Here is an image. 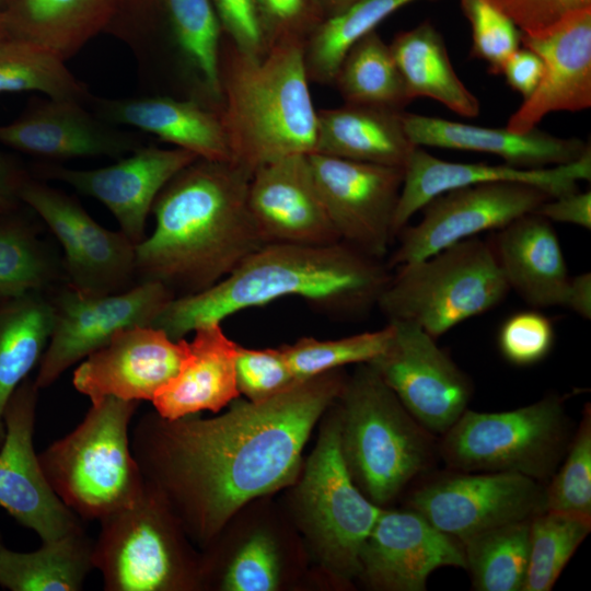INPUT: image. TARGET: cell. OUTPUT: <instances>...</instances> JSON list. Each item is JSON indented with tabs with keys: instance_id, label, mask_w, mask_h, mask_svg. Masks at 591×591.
Segmentation results:
<instances>
[{
	"instance_id": "44",
	"label": "cell",
	"mask_w": 591,
	"mask_h": 591,
	"mask_svg": "<svg viewBox=\"0 0 591 591\" xmlns=\"http://www.w3.org/2000/svg\"><path fill=\"white\" fill-rule=\"evenodd\" d=\"M235 372L240 394L255 403L273 398L300 382L281 347L250 349L239 346Z\"/></svg>"
},
{
	"instance_id": "11",
	"label": "cell",
	"mask_w": 591,
	"mask_h": 591,
	"mask_svg": "<svg viewBox=\"0 0 591 591\" xmlns=\"http://www.w3.org/2000/svg\"><path fill=\"white\" fill-rule=\"evenodd\" d=\"M298 499L324 565L339 579L359 576L361 551L382 507L366 497L346 466L337 414L306 461Z\"/></svg>"
},
{
	"instance_id": "26",
	"label": "cell",
	"mask_w": 591,
	"mask_h": 591,
	"mask_svg": "<svg viewBox=\"0 0 591 591\" xmlns=\"http://www.w3.org/2000/svg\"><path fill=\"white\" fill-rule=\"evenodd\" d=\"M403 124L417 147L474 151L499 157L521 169H545L572 163L591 148L579 138H560L535 127L526 132L475 126L440 117L403 112Z\"/></svg>"
},
{
	"instance_id": "35",
	"label": "cell",
	"mask_w": 591,
	"mask_h": 591,
	"mask_svg": "<svg viewBox=\"0 0 591 591\" xmlns=\"http://www.w3.org/2000/svg\"><path fill=\"white\" fill-rule=\"evenodd\" d=\"M417 0H358L325 18L303 44L310 82L333 84L348 50L398 9Z\"/></svg>"
},
{
	"instance_id": "33",
	"label": "cell",
	"mask_w": 591,
	"mask_h": 591,
	"mask_svg": "<svg viewBox=\"0 0 591 591\" xmlns=\"http://www.w3.org/2000/svg\"><path fill=\"white\" fill-rule=\"evenodd\" d=\"M84 529L42 542L32 552L0 544V587L10 591H79L94 569Z\"/></svg>"
},
{
	"instance_id": "31",
	"label": "cell",
	"mask_w": 591,
	"mask_h": 591,
	"mask_svg": "<svg viewBox=\"0 0 591 591\" xmlns=\"http://www.w3.org/2000/svg\"><path fill=\"white\" fill-rule=\"evenodd\" d=\"M125 0H13L3 12L9 35L68 60L104 33Z\"/></svg>"
},
{
	"instance_id": "22",
	"label": "cell",
	"mask_w": 591,
	"mask_h": 591,
	"mask_svg": "<svg viewBox=\"0 0 591 591\" xmlns=\"http://www.w3.org/2000/svg\"><path fill=\"white\" fill-rule=\"evenodd\" d=\"M85 106L73 100L34 101L16 119L0 125V143L48 159H121L143 146L135 132L103 120Z\"/></svg>"
},
{
	"instance_id": "6",
	"label": "cell",
	"mask_w": 591,
	"mask_h": 591,
	"mask_svg": "<svg viewBox=\"0 0 591 591\" xmlns=\"http://www.w3.org/2000/svg\"><path fill=\"white\" fill-rule=\"evenodd\" d=\"M139 403L114 396L92 401L82 421L38 454L53 490L81 520L100 522L144 490L130 444Z\"/></svg>"
},
{
	"instance_id": "14",
	"label": "cell",
	"mask_w": 591,
	"mask_h": 591,
	"mask_svg": "<svg viewBox=\"0 0 591 591\" xmlns=\"http://www.w3.org/2000/svg\"><path fill=\"white\" fill-rule=\"evenodd\" d=\"M174 298L158 281L146 280L125 291L83 293L69 288L57 298L51 335L38 363L36 386H50L68 368L97 350L119 331L150 325Z\"/></svg>"
},
{
	"instance_id": "2",
	"label": "cell",
	"mask_w": 591,
	"mask_h": 591,
	"mask_svg": "<svg viewBox=\"0 0 591 591\" xmlns=\"http://www.w3.org/2000/svg\"><path fill=\"white\" fill-rule=\"evenodd\" d=\"M250 178L232 162L199 158L181 170L152 206L153 232L135 245L142 281L200 292L265 245L248 208Z\"/></svg>"
},
{
	"instance_id": "43",
	"label": "cell",
	"mask_w": 591,
	"mask_h": 591,
	"mask_svg": "<svg viewBox=\"0 0 591 591\" xmlns=\"http://www.w3.org/2000/svg\"><path fill=\"white\" fill-rule=\"evenodd\" d=\"M472 27L470 57L487 63L499 76L508 58L521 47L522 33L493 0H460Z\"/></svg>"
},
{
	"instance_id": "8",
	"label": "cell",
	"mask_w": 591,
	"mask_h": 591,
	"mask_svg": "<svg viewBox=\"0 0 591 591\" xmlns=\"http://www.w3.org/2000/svg\"><path fill=\"white\" fill-rule=\"evenodd\" d=\"M441 436L438 453L453 471L513 473L540 483L555 474L571 440L556 394L512 410L465 409Z\"/></svg>"
},
{
	"instance_id": "51",
	"label": "cell",
	"mask_w": 591,
	"mask_h": 591,
	"mask_svg": "<svg viewBox=\"0 0 591 591\" xmlns=\"http://www.w3.org/2000/svg\"><path fill=\"white\" fill-rule=\"evenodd\" d=\"M549 221L571 223L586 230L591 229V192L575 190L552 197L535 211Z\"/></svg>"
},
{
	"instance_id": "49",
	"label": "cell",
	"mask_w": 591,
	"mask_h": 591,
	"mask_svg": "<svg viewBox=\"0 0 591 591\" xmlns=\"http://www.w3.org/2000/svg\"><path fill=\"white\" fill-rule=\"evenodd\" d=\"M522 34L537 35L567 16L591 9V0H493Z\"/></svg>"
},
{
	"instance_id": "42",
	"label": "cell",
	"mask_w": 591,
	"mask_h": 591,
	"mask_svg": "<svg viewBox=\"0 0 591 591\" xmlns=\"http://www.w3.org/2000/svg\"><path fill=\"white\" fill-rule=\"evenodd\" d=\"M559 471L545 486V510L591 519V409L587 404Z\"/></svg>"
},
{
	"instance_id": "17",
	"label": "cell",
	"mask_w": 591,
	"mask_h": 591,
	"mask_svg": "<svg viewBox=\"0 0 591 591\" xmlns=\"http://www.w3.org/2000/svg\"><path fill=\"white\" fill-rule=\"evenodd\" d=\"M38 391L26 378L4 410V439L0 447V507L42 542L82 530V520L49 485L34 448Z\"/></svg>"
},
{
	"instance_id": "53",
	"label": "cell",
	"mask_w": 591,
	"mask_h": 591,
	"mask_svg": "<svg viewBox=\"0 0 591 591\" xmlns=\"http://www.w3.org/2000/svg\"><path fill=\"white\" fill-rule=\"evenodd\" d=\"M561 306L584 320H591V274L589 271L569 278Z\"/></svg>"
},
{
	"instance_id": "56",
	"label": "cell",
	"mask_w": 591,
	"mask_h": 591,
	"mask_svg": "<svg viewBox=\"0 0 591 591\" xmlns=\"http://www.w3.org/2000/svg\"><path fill=\"white\" fill-rule=\"evenodd\" d=\"M13 0H0V11L4 12Z\"/></svg>"
},
{
	"instance_id": "23",
	"label": "cell",
	"mask_w": 591,
	"mask_h": 591,
	"mask_svg": "<svg viewBox=\"0 0 591 591\" xmlns=\"http://www.w3.org/2000/svg\"><path fill=\"white\" fill-rule=\"evenodd\" d=\"M521 45L542 58L545 70L534 93L510 116L508 130L526 132L549 113L591 107V9L541 34H522Z\"/></svg>"
},
{
	"instance_id": "32",
	"label": "cell",
	"mask_w": 591,
	"mask_h": 591,
	"mask_svg": "<svg viewBox=\"0 0 591 591\" xmlns=\"http://www.w3.org/2000/svg\"><path fill=\"white\" fill-rule=\"evenodd\" d=\"M389 46L412 101L429 97L463 117L479 114V100L457 77L443 36L429 21L397 33Z\"/></svg>"
},
{
	"instance_id": "52",
	"label": "cell",
	"mask_w": 591,
	"mask_h": 591,
	"mask_svg": "<svg viewBox=\"0 0 591 591\" xmlns=\"http://www.w3.org/2000/svg\"><path fill=\"white\" fill-rule=\"evenodd\" d=\"M27 179L13 158L0 153V219L12 215L22 202L21 190Z\"/></svg>"
},
{
	"instance_id": "12",
	"label": "cell",
	"mask_w": 591,
	"mask_h": 591,
	"mask_svg": "<svg viewBox=\"0 0 591 591\" xmlns=\"http://www.w3.org/2000/svg\"><path fill=\"white\" fill-rule=\"evenodd\" d=\"M390 323L392 339L369 364L427 431L443 434L466 409L472 381L420 326Z\"/></svg>"
},
{
	"instance_id": "40",
	"label": "cell",
	"mask_w": 591,
	"mask_h": 591,
	"mask_svg": "<svg viewBox=\"0 0 591 591\" xmlns=\"http://www.w3.org/2000/svg\"><path fill=\"white\" fill-rule=\"evenodd\" d=\"M393 326L363 332L337 339L304 337L282 346L287 362L298 381L338 370L351 363H369L389 346Z\"/></svg>"
},
{
	"instance_id": "5",
	"label": "cell",
	"mask_w": 591,
	"mask_h": 591,
	"mask_svg": "<svg viewBox=\"0 0 591 591\" xmlns=\"http://www.w3.org/2000/svg\"><path fill=\"white\" fill-rule=\"evenodd\" d=\"M339 439L359 489L389 503L432 463L434 444L369 363L359 364L338 395Z\"/></svg>"
},
{
	"instance_id": "29",
	"label": "cell",
	"mask_w": 591,
	"mask_h": 591,
	"mask_svg": "<svg viewBox=\"0 0 591 591\" xmlns=\"http://www.w3.org/2000/svg\"><path fill=\"white\" fill-rule=\"evenodd\" d=\"M193 333L178 373L151 401L162 418L216 413L240 395L235 372L239 345L224 334L221 323L199 326Z\"/></svg>"
},
{
	"instance_id": "15",
	"label": "cell",
	"mask_w": 591,
	"mask_h": 591,
	"mask_svg": "<svg viewBox=\"0 0 591 591\" xmlns=\"http://www.w3.org/2000/svg\"><path fill=\"white\" fill-rule=\"evenodd\" d=\"M408 505L461 542L545 511V486L520 474L454 471L419 486Z\"/></svg>"
},
{
	"instance_id": "38",
	"label": "cell",
	"mask_w": 591,
	"mask_h": 591,
	"mask_svg": "<svg viewBox=\"0 0 591 591\" xmlns=\"http://www.w3.org/2000/svg\"><path fill=\"white\" fill-rule=\"evenodd\" d=\"M40 92L85 105L93 94L56 54L24 39L0 40V93Z\"/></svg>"
},
{
	"instance_id": "7",
	"label": "cell",
	"mask_w": 591,
	"mask_h": 591,
	"mask_svg": "<svg viewBox=\"0 0 591 591\" xmlns=\"http://www.w3.org/2000/svg\"><path fill=\"white\" fill-rule=\"evenodd\" d=\"M490 242L478 236L394 268L376 306L433 338L498 305L509 292Z\"/></svg>"
},
{
	"instance_id": "36",
	"label": "cell",
	"mask_w": 591,
	"mask_h": 591,
	"mask_svg": "<svg viewBox=\"0 0 591 591\" xmlns=\"http://www.w3.org/2000/svg\"><path fill=\"white\" fill-rule=\"evenodd\" d=\"M333 84L347 104L404 111L413 102L390 46L375 30L348 50Z\"/></svg>"
},
{
	"instance_id": "28",
	"label": "cell",
	"mask_w": 591,
	"mask_h": 591,
	"mask_svg": "<svg viewBox=\"0 0 591 591\" xmlns=\"http://www.w3.org/2000/svg\"><path fill=\"white\" fill-rule=\"evenodd\" d=\"M490 244L510 290L535 309L561 306L570 276L552 221L524 215L497 230Z\"/></svg>"
},
{
	"instance_id": "50",
	"label": "cell",
	"mask_w": 591,
	"mask_h": 591,
	"mask_svg": "<svg viewBox=\"0 0 591 591\" xmlns=\"http://www.w3.org/2000/svg\"><path fill=\"white\" fill-rule=\"evenodd\" d=\"M544 70L542 58L521 45L505 62L500 74L505 77L509 88L518 92L524 101L537 89Z\"/></svg>"
},
{
	"instance_id": "13",
	"label": "cell",
	"mask_w": 591,
	"mask_h": 591,
	"mask_svg": "<svg viewBox=\"0 0 591 591\" xmlns=\"http://www.w3.org/2000/svg\"><path fill=\"white\" fill-rule=\"evenodd\" d=\"M549 198L538 187L514 182L483 183L444 192L420 209L422 217L418 223L407 224L398 232V245L386 266L395 268L417 262L485 231L500 230L534 212Z\"/></svg>"
},
{
	"instance_id": "1",
	"label": "cell",
	"mask_w": 591,
	"mask_h": 591,
	"mask_svg": "<svg viewBox=\"0 0 591 591\" xmlns=\"http://www.w3.org/2000/svg\"><path fill=\"white\" fill-rule=\"evenodd\" d=\"M345 381L333 370L263 402L233 401L215 418L147 413L130 429L144 484L208 544L246 502L294 482L310 432Z\"/></svg>"
},
{
	"instance_id": "34",
	"label": "cell",
	"mask_w": 591,
	"mask_h": 591,
	"mask_svg": "<svg viewBox=\"0 0 591 591\" xmlns=\"http://www.w3.org/2000/svg\"><path fill=\"white\" fill-rule=\"evenodd\" d=\"M55 320L54 304L40 292L0 304V447L4 439V410L15 390L39 363Z\"/></svg>"
},
{
	"instance_id": "39",
	"label": "cell",
	"mask_w": 591,
	"mask_h": 591,
	"mask_svg": "<svg viewBox=\"0 0 591 591\" xmlns=\"http://www.w3.org/2000/svg\"><path fill=\"white\" fill-rule=\"evenodd\" d=\"M591 530V519L545 510L530 520V551L522 591H549Z\"/></svg>"
},
{
	"instance_id": "58",
	"label": "cell",
	"mask_w": 591,
	"mask_h": 591,
	"mask_svg": "<svg viewBox=\"0 0 591 591\" xmlns=\"http://www.w3.org/2000/svg\"><path fill=\"white\" fill-rule=\"evenodd\" d=\"M0 544H2V542H1V536H0Z\"/></svg>"
},
{
	"instance_id": "25",
	"label": "cell",
	"mask_w": 591,
	"mask_h": 591,
	"mask_svg": "<svg viewBox=\"0 0 591 591\" xmlns=\"http://www.w3.org/2000/svg\"><path fill=\"white\" fill-rule=\"evenodd\" d=\"M247 202L267 243L321 245L339 241L308 154L287 157L255 170L248 182Z\"/></svg>"
},
{
	"instance_id": "18",
	"label": "cell",
	"mask_w": 591,
	"mask_h": 591,
	"mask_svg": "<svg viewBox=\"0 0 591 591\" xmlns=\"http://www.w3.org/2000/svg\"><path fill=\"white\" fill-rule=\"evenodd\" d=\"M21 200L60 242L71 288L90 294L116 293L135 271V243L99 224L72 198L27 179Z\"/></svg>"
},
{
	"instance_id": "55",
	"label": "cell",
	"mask_w": 591,
	"mask_h": 591,
	"mask_svg": "<svg viewBox=\"0 0 591 591\" xmlns=\"http://www.w3.org/2000/svg\"><path fill=\"white\" fill-rule=\"evenodd\" d=\"M8 27L5 24L3 12L0 11V40L9 37Z\"/></svg>"
},
{
	"instance_id": "21",
	"label": "cell",
	"mask_w": 591,
	"mask_h": 591,
	"mask_svg": "<svg viewBox=\"0 0 591 591\" xmlns=\"http://www.w3.org/2000/svg\"><path fill=\"white\" fill-rule=\"evenodd\" d=\"M198 159L179 148L142 146L116 163L92 170L46 165L43 173L102 202L135 244L144 239L147 218L165 185Z\"/></svg>"
},
{
	"instance_id": "30",
	"label": "cell",
	"mask_w": 591,
	"mask_h": 591,
	"mask_svg": "<svg viewBox=\"0 0 591 591\" xmlns=\"http://www.w3.org/2000/svg\"><path fill=\"white\" fill-rule=\"evenodd\" d=\"M403 112L347 103L318 109L314 152L404 169L417 146L405 131Z\"/></svg>"
},
{
	"instance_id": "4",
	"label": "cell",
	"mask_w": 591,
	"mask_h": 591,
	"mask_svg": "<svg viewBox=\"0 0 591 591\" xmlns=\"http://www.w3.org/2000/svg\"><path fill=\"white\" fill-rule=\"evenodd\" d=\"M309 83L303 43H278L253 58L222 38L219 115L232 163L252 175L274 161L314 152L317 111Z\"/></svg>"
},
{
	"instance_id": "16",
	"label": "cell",
	"mask_w": 591,
	"mask_h": 591,
	"mask_svg": "<svg viewBox=\"0 0 591 591\" xmlns=\"http://www.w3.org/2000/svg\"><path fill=\"white\" fill-rule=\"evenodd\" d=\"M308 161L339 241L383 259L395 239L393 221L404 169L317 152L308 154Z\"/></svg>"
},
{
	"instance_id": "54",
	"label": "cell",
	"mask_w": 591,
	"mask_h": 591,
	"mask_svg": "<svg viewBox=\"0 0 591 591\" xmlns=\"http://www.w3.org/2000/svg\"><path fill=\"white\" fill-rule=\"evenodd\" d=\"M358 0H314L324 19L334 15Z\"/></svg>"
},
{
	"instance_id": "57",
	"label": "cell",
	"mask_w": 591,
	"mask_h": 591,
	"mask_svg": "<svg viewBox=\"0 0 591 591\" xmlns=\"http://www.w3.org/2000/svg\"><path fill=\"white\" fill-rule=\"evenodd\" d=\"M2 301H4V300L0 299V304L2 303Z\"/></svg>"
},
{
	"instance_id": "48",
	"label": "cell",
	"mask_w": 591,
	"mask_h": 591,
	"mask_svg": "<svg viewBox=\"0 0 591 591\" xmlns=\"http://www.w3.org/2000/svg\"><path fill=\"white\" fill-rule=\"evenodd\" d=\"M222 33L235 48L253 58L269 50L254 0H210Z\"/></svg>"
},
{
	"instance_id": "45",
	"label": "cell",
	"mask_w": 591,
	"mask_h": 591,
	"mask_svg": "<svg viewBox=\"0 0 591 591\" xmlns=\"http://www.w3.org/2000/svg\"><path fill=\"white\" fill-rule=\"evenodd\" d=\"M552 321L536 310L515 312L500 326L498 348L517 367H530L544 360L553 349Z\"/></svg>"
},
{
	"instance_id": "41",
	"label": "cell",
	"mask_w": 591,
	"mask_h": 591,
	"mask_svg": "<svg viewBox=\"0 0 591 591\" xmlns=\"http://www.w3.org/2000/svg\"><path fill=\"white\" fill-rule=\"evenodd\" d=\"M13 215V213H12ZM10 215L0 219V299L40 292L50 264L28 227Z\"/></svg>"
},
{
	"instance_id": "24",
	"label": "cell",
	"mask_w": 591,
	"mask_h": 591,
	"mask_svg": "<svg viewBox=\"0 0 591 591\" xmlns=\"http://www.w3.org/2000/svg\"><path fill=\"white\" fill-rule=\"evenodd\" d=\"M591 179V148L577 161L545 169H521L508 164L461 163L439 159L416 147L405 167L395 209L394 237L410 218L436 196L459 187L514 182L538 187L551 197L579 189L580 181Z\"/></svg>"
},
{
	"instance_id": "3",
	"label": "cell",
	"mask_w": 591,
	"mask_h": 591,
	"mask_svg": "<svg viewBox=\"0 0 591 591\" xmlns=\"http://www.w3.org/2000/svg\"><path fill=\"white\" fill-rule=\"evenodd\" d=\"M390 276L382 259L341 241L321 245L270 242L212 287L174 297L151 326L179 340L199 326L285 298L360 314L378 304Z\"/></svg>"
},
{
	"instance_id": "37",
	"label": "cell",
	"mask_w": 591,
	"mask_h": 591,
	"mask_svg": "<svg viewBox=\"0 0 591 591\" xmlns=\"http://www.w3.org/2000/svg\"><path fill=\"white\" fill-rule=\"evenodd\" d=\"M530 520L505 523L461 541L474 590H523L529 563Z\"/></svg>"
},
{
	"instance_id": "27",
	"label": "cell",
	"mask_w": 591,
	"mask_h": 591,
	"mask_svg": "<svg viewBox=\"0 0 591 591\" xmlns=\"http://www.w3.org/2000/svg\"><path fill=\"white\" fill-rule=\"evenodd\" d=\"M86 106L112 125L151 134L199 159L232 162L219 113L195 100L161 94L116 99L93 95Z\"/></svg>"
},
{
	"instance_id": "46",
	"label": "cell",
	"mask_w": 591,
	"mask_h": 591,
	"mask_svg": "<svg viewBox=\"0 0 591 591\" xmlns=\"http://www.w3.org/2000/svg\"><path fill=\"white\" fill-rule=\"evenodd\" d=\"M279 580L274 541L264 533L251 536L229 563L221 589L225 591H273Z\"/></svg>"
},
{
	"instance_id": "47",
	"label": "cell",
	"mask_w": 591,
	"mask_h": 591,
	"mask_svg": "<svg viewBox=\"0 0 591 591\" xmlns=\"http://www.w3.org/2000/svg\"><path fill=\"white\" fill-rule=\"evenodd\" d=\"M269 48L282 42L303 43L324 20L314 0H254Z\"/></svg>"
},
{
	"instance_id": "9",
	"label": "cell",
	"mask_w": 591,
	"mask_h": 591,
	"mask_svg": "<svg viewBox=\"0 0 591 591\" xmlns=\"http://www.w3.org/2000/svg\"><path fill=\"white\" fill-rule=\"evenodd\" d=\"M100 523L92 560L104 590L173 591L200 584L201 569L184 542V529L149 486L132 505Z\"/></svg>"
},
{
	"instance_id": "20",
	"label": "cell",
	"mask_w": 591,
	"mask_h": 591,
	"mask_svg": "<svg viewBox=\"0 0 591 591\" xmlns=\"http://www.w3.org/2000/svg\"><path fill=\"white\" fill-rule=\"evenodd\" d=\"M442 567L466 569L462 543L412 508L382 509L360 555V575L373 588L424 591Z\"/></svg>"
},
{
	"instance_id": "10",
	"label": "cell",
	"mask_w": 591,
	"mask_h": 591,
	"mask_svg": "<svg viewBox=\"0 0 591 591\" xmlns=\"http://www.w3.org/2000/svg\"><path fill=\"white\" fill-rule=\"evenodd\" d=\"M105 33L129 48L143 78L167 48L187 99L219 112L222 28L210 0H125Z\"/></svg>"
},
{
	"instance_id": "19",
	"label": "cell",
	"mask_w": 591,
	"mask_h": 591,
	"mask_svg": "<svg viewBox=\"0 0 591 591\" xmlns=\"http://www.w3.org/2000/svg\"><path fill=\"white\" fill-rule=\"evenodd\" d=\"M187 355L185 338L174 340L150 325L127 327L82 359L72 384L91 402L104 396L151 402L178 373Z\"/></svg>"
}]
</instances>
